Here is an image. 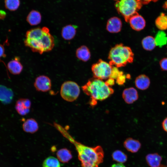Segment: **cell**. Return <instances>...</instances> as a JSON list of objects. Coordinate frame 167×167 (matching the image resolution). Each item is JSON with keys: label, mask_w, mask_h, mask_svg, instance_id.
Wrapping results in <instances>:
<instances>
[{"label": "cell", "mask_w": 167, "mask_h": 167, "mask_svg": "<svg viewBox=\"0 0 167 167\" xmlns=\"http://www.w3.org/2000/svg\"><path fill=\"white\" fill-rule=\"evenodd\" d=\"M70 140L75 146L82 167H99V165L103 162L104 152L101 146L89 147L72 138Z\"/></svg>", "instance_id": "6da1fadb"}, {"label": "cell", "mask_w": 167, "mask_h": 167, "mask_svg": "<svg viewBox=\"0 0 167 167\" xmlns=\"http://www.w3.org/2000/svg\"><path fill=\"white\" fill-rule=\"evenodd\" d=\"M84 92L90 96V104L94 105L97 101L105 100L114 92L112 88L108 86L102 80L95 78L89 80L82 87Z\"/></svg>", "instance_id": "7a4b0ae2"}, {"label": "cell", "mask_w": 167, "mask_h": 167, "mask_svg": "<svg viewBox=\"0 0 167 167\" xmlns=\"http://www.w3.org/2000/svg\"><path fill=\"white\" fill-rule=\"evenodd\" d=\"M134 54L131 48L122 44H117L110 50L108 56L109 63L118 68L126 66L132 63Z\"/></svg>", "instance_id": "3957f363"}, {"label": "cell", "mask_w": 167, "mask_h": 167, "mask_svg": "<svg viewBox=\"0 0 167 167\" xmlns=\"http://www.w3.org/2000/svg\"><path fill=\"white\" fill-rule=\"evenodd\" d=\"M142 5L137 0H118L115 3V7L125 21L128 22L130 18L138 13Z\"/></svg>", "instance_id": "277c9868"}, {"label": "cell", "mask_w": 167, "mask_h": 167, "mask_svg": "<svg viewBox=\"0 0 167 167\" xmlns=\"http://www.w3.org/2000/svg\"><path fill=\"white\" fill-rule=\"evenodd\" d=\"M80 89L78 85L75 82L67 81L61 85L60 95L65 100L70 102L74 101L79 97Z\"/></svg>", "instance_id": "5b68a950"}, {"label": "cell", "mask_w": 167, "mask_h": 167, "mask_svg": "<svg viewBox=\"0 0 167 167\" xmlns=\"http://www.w3.org/2000/svg\"><path fill=\"white\" fill-rule=\"evenodd\" d=\"M112 67V66L109 63L99 59L92 65L91 70L95 78L102 80L109 78Z\"/></svg>", "instance_id": "8992f818"}, {"label": "cell", "mask_w": 167, "mask_h": 167, "mask_svg": "<svg viewBox=\"0 0 167 167\" xmlns=\"http://www.w3.org/2000/svg\"><path fill=\"white\" fill-rule=\"evenodd\" d=\"M44 33L43 36L38 40L41 44L44 50V52L51 50L54 46V39L49 33V28L46 27H43Z\"/></svg>", "instance_id": "52a82bcc"}, {"label": "cell", "mask_w": 167, "mask_h": 167, "mask_svg": "<svg viewBox=\"0 0 167 167\" xmlns=\"http://www.w3.org/2000/svg\"><path fill=\"white\" fill-rule=\"evenodd\" d=\"M34 85L37 91L46 92L51 88V82L50 78L48 76L41 75L36 79Z\"/></svg>", "instance_id": "ba28073f"}, {"label": "cell", "mask_w": 167, "mask_h": 167, "mask_svg": "<svg viewBox=\"0 0 167 167\" xmlns=\"http://www.w3.org/2000/svg\"><path fill=\"white\" fill-rule=\"evenodd\" d=\"M31 105V101L29 99L20 98L16 102L15 107L19 115L24 116L29 113Z\"/></svg>", "instance_id": "9c48e42d"}, {"label": "cell", "mask_w": 167, "mask_h": 167, "mask_svg": "<svg viewBox=\"0 0 167 167\" xmlns=\"http://www.w3.org/2000/svg\"><path fill=\"white\" fill-rule=\"evenodd\" d=\"M128 22L132 28L136 31H139L143 29L146 24L145 19L138 13L132 16Z\"/></svg>", "instance_id": "30bf717a"}, {"label": "cell", "mask_w": 167, "mask_h": 167, "mask_svg": "<svg viewBox=\"0 0 167 167\" xmlns=\"http://www.w3.org/2000/svg\"><path fill=\"white\" fill-rule=\"evenodd\" d=\"M122 26L121 19L118 17H113L108 20L106 29L109 32L116 33L121 31Z\"/></svg>", "instance_id": "8fae6325"}, {"label": "cell", "mask_w": 167, "mask_h": 167, "mask_svg": "<svg viewBox=\"0 0 167 167\" xmlns=\"http://www.w3.org/2000/svg\"><path fill=\"white\" fill-rule=\"evenodd\" d=\"M122 97L125 102L130 104L137 101L139 96L136 90L133 87H131L126 88L123 90Z\"/></svg>", "instance_id": "7c38bea8"}, {"label": "cell", "mask_w": 167, "mask_h": 167, "mask_svg": "<svg viewBox=\"0 0 167 167\" xmlns=\"http://www.w3.org/2000/svg\"><path fill=\"white\" fill-rule=\"evenodd\" d=\"M6 69L13 75L19 74L23 70V66L19 57H15L14 59L10 61L7 64Z\"/></svg>", "instance_id": "4fadbf2b"}, {"label": "cell", "mask_w": 167, "mask_h": 167, "mask_svg": "<svg viewBox=\"0 0 167 167\" xmlns=\"http://www.w3.org/2000/svg\"><path fill=\"white\" fill-rule=\"evenodd\" d=\"M14 96L12 90L6 86L0 85V101L4 104L10 103Z\"/></svg>", "instance_id": "5bb4252c"}, {"label": "cell", "mask_w": 167, "mask_h": 167, "mask_svg": "<svg viewBox=\"0 0 167 167\" xmlns=\"http://www.w3.org/2000/svg\"><path fill=\"white\" fill-rule=\"evenodd\" d=\"M123 145L128 151L132 153H136L140 148L141 144L139 140L128 138L124 141Z\"/></svg>", "instance_id": "9a60e30c"}, {"label": "cell", "mask_w": 167, "mask_h": 167, "mask_svg": "<svg viewBox=\"0 0 167 167\" xmlns=\"http://www.w3.org/2000/svg\"><path fill=\"white\" fill-rule=\"evenodd\" d=\"M24 43L26 46L30 48L33 52L38 53L41 54L44 52L43 46L37 40L25 38Z\"/></svg>", "instance_id": "2e32d148"}, {"label": "cell", "mask_w": 167, "mask_h": 167, "mask_svg": "<svg viewBox=\"0 0 167 167\" xmlns=\"http://www.w3.org/2000/svg\"><path fill=\"white\" fill-rule=\"evenodd\" d=\"M22 128L26 132L34 133L38 130L39 126L37 122L35 119L30 118L26 119L24 122Z\"/></svg>", "instance_id": "e0dca14e"}, {"label": "cell", "mask_w": 167, "mask_h": 167, "mask_svg": "<svg viewBox=\"0 0 167 167\" xmlns=\"http://www.w3.org/2000/svg\"><path fill=\"white\" fill-rule=\"evenodd\" d=\"M146 162L150 167H159L162 160V156L157 153H149L145 157Z\"/></svg>", "instance_id": "ac0fdd59"}, {"label": "cell", "mask_w": 167, "mask_h": 167, "mask_svg": "<svg viewBox=\"0 0 167 167\" xmlns=\"http://www.w3.org/2000/svg\"><path fill=\"white\" fill-rule=\"evenodd\" d=\"M150 81L149 78L144 74L140 75L135 79V84L136 87L141 90H145L149 87Z\"/></svg>", "instance_id": "d6986e66"}, {"label": "cell", "mask_w": 167, "mask_h": 167, "mask_svg": "<svg viewBox=\"0 0 167 167\" xmlns=\"http://www.w3.org/2000/svg\"><path fill=\"white\" fill-rule=\"evenodd\" d=\"M76 32L75 26L69 24L64 26L62 28L61 35L62 38L66 40H70L75 36Z\"/></svg>", "instance_id": "ffe728a7"}, {"label": "cell", "mask_w": 167, "mask_h": 167, "mask_svg": "<svg viewBox=\"0 0 167 167\" xmlns=\"http://www.w3.org/2000/svg\"><path fill=\"white\" fill-rule=\"evenodd\" d=\"M76 55L80 60L86 62L90 59L91 53L89 49L86 46L82 45L76 49Z\"/></svg>", "instance_id": "44dd1931"}, {"label": "cell", "mask_w": 167, "mask_h": 167, "mask_svg": "<svg viewBox=\"0 0 167 167\" xmlns=\"http://www.w3.org/2000/svg\"><path fill=\"white\" fill-rule=\"evenodd\" d=\"M41 16L40 13L37 11L32 10L28 15L26 20L31 25L35 26L39 24L41 22Z\"/></svg>", "instance_id": "7402d4cb"}, {"label": "cell", "mask_w": 167, "mask_h": 167, "mask_svg": "<svg viewBox=\"0 0 167 167\" xmlns=\"http://www.w3.org/2000/svg\"><path fill=\"white\" fill-rule=\"evenodd\" d=\"M56 154L59 161L63 163L68 162L72 157L71 151L66 148L59 149Z\"/></svg>", "instance_id": "603a6c76"}, {"label": "cell", "mask_w": 167, "mask_h": 167, "mask_svg": "<svg viewBox=\"0 0 167 167\" xmlns=\"http://www.w3.org/2000/svg\"><path fill=\"white\" fill-rule=\"evenodd\" d=\"M44 33V31L43 28H36L27 31L26 33L25 37L27 38L37 40L43 36Z\"/></svg>", "instance_id": "cb8c5ba5"}, {"label": "cell", "mask_w": 167, "mask_h": 167, "mask_svg": "<svg viewBox=\"0 0 167 167\" xmlns=\"http://www.w3.org/2000/svg\"><path fill=\"white\" fill-rule=\"evenodd\" d=\"M142 44L143 49L148 51L153 49L156 45L155 38L151 36H148L143 39Z\"/></svg>", "instance_id": "d4e9b609"}, {"label": "cell", "mask_w": 167, "mask_h": 167, "mask_svg": "<svg viewBox=\"0 0 167 167\" xmlns=\"http://www.w3.org/2000/svg\"><path fill=\"white\" fill-rule=\"evenodd\" d=\"M155 23L156 27L160 30L167 29V16L161 13L156 19Z\"/></svg>", "instance_id": "484cf974"}, {"label": "cell", "mask_w": 167, "mask_h": 167, "mask_svg": "<svg viewBox=\"0 0 167 167\" xmlns=\"http://www.w3.org/2000/svg\"><path fill=\"white\" fill-rule=\"evenodd\" d=\"M155 40L156 45L161 47L167 43L166 34L162 31H158L156 35Z\"/></svg>", "instance_id": "4316f807"}, {"label": "cell", "mask_w": 167, "mask_h": 167, "mask_svg": "<svg viewBox=\"0 0 167 167\" xmlns=\"http://www.w3.org/2000/svg\"><path fill=\"white\" fill-rule=\"evenodd\" d=\"M112 156L113 160L121 163L125 162L127 159L126 155L119 150L114 151L112 154Z\"/></svg>", "instance_id": "83f0119b"}, {"label": "cell", "mask_w": 167, "mask_h": 167, "mask_svg": "<svg viewBox=\"0 0 167 167\" xmlns=\"http://www.w3.org/2000/svg\"><path fill=\"white\" fill-rule=\"evenodd\" d=\"M42 167H61L59 160L53 156L46 158L44 161Z\"/></svg>", "instance_id": "f1b7e54d"}, {"label": "cell", "mask_w": 167, "mask_h": 167, "mask_svg": "<svg viewBox=\"0 0 167 167\" xmlns=\"http://www.w3.org/2000/svg\"><path fill=\"white\" fill-rule=\"evenodd\" d=\"M20 4L19 0H5V7L10 11H14L17 10Z\"/></svg>", "instance_id": "f546056e"}, {"label": "cell", "mask_w": 167, "mask_h": 167, "mask_svg": "<svg viewBox=\"0 0 167 167\" xmlns=\"http://www.w3.org/2000/svg\"><path fill=\"white\" fill-rule=\"evenodd\" d=\"M123 73V72L119 70L118 67L115 66H113L111 74L109 78L116 79L120 75Z\"/></svg>", "instance_id": "4dcf8cb0"}, {"label": "cell", "mask_w": 167, "mask_h": 167, "mask_svg": "<svg viewBox=\"0 0 167 167\" xmlns=\"http://www.w3.org/2000/svg\"><path fill=\"white\" fill-rule=\"evenodd\" d=\"M8 39H7L3 44H0V62H2L5 65L6 68V66L5 63L1 60V59L2 58H5L6 56V55L5 54L4 45L5 43L8 42Z\"/></svg>", "instance_id": "1f68e13d"}, {"label": "cell", "mask_w": 167, "mask_h": 167, "mask_svg": "<svg viewBox=\"0 0 167 167\" xmlns=\"http://www.w3.org/2000/svg\"><path fill=\"white\" fill-rule=\"evenodd\" d=\"M126 76L123 75V73L120 75L116 79V83L119 85H122L125 82Z\"/></svg>", "instance_id": "d6a6232c"}, {"label": "cell", "mask_w": 167, "mask_h": 167, "mask_svg": "<svg viewBox=\"0 0 167 167\" xmlns=\"http://www.w3.org/2000/svg\"><path fill=\"white\" fill-rule=\"evenodd\" d=\"M160 64L163 70L167 71V58L162 59L160 62Z\"/></svg>", "instance_id": "836d02e7"}, {"label": "cell", "mask_w": 167, "mask_h": 167, "mask_svg": "<svg viewBox=\"0 0 167 167\" xmlns=\"http://www.w3.org/2000/svg\"><path fill=\"white\" fill-rule=\"evenodd\" d=\"M105 84L108 86H112L114 84V79L111 78H109L105 82Z\"/></svg>", "instance_id": "e575fe53"}, {"label": "cell", "mask_w": 167, "mask_h": 167, "mask_svg": "<svg viewBox=\"0 0 167 167\" xmlns=\"http://www.w3.org/2000/svg\"><path fill=\"white\" fill-rule=\"evenodd\" d=\"M162 126L164 130L167 133V117L163 121Z\"/></svg>", "instance_id": "d590c367"}, {"label": "cell", "mask_w": 167, "mask_h": 167, "mask_svg": "<svg viewBox=\"0 0 167 167\" xmlns=\"http://www.w3.org/2000/svg\"><path fill=\"white\" fill-rule=\"evenodd\" d=\"M138 1L141 3L142 4H147L151 1L156 2L158 0H137Z\"/></svg>", "instance_id": "8d00e7d4"}, {"label": "cell", "mask_w": 167, "mask_h": 167, "mask_svg": "<svg viewBox=\"0 0 167 167\" xmlns=\"http://www.w3.org/2000/svg\"><path fill=\"white\" fill-rule=\"evenodd\" d=\"M6 13L3 11L0 10V19H3L6 17Z\"/></svg>", "instance_id": "74e56055"}, {"label": "cell", "mask_w": 167, "mask_h": 167, "mask_svg": "<svg viewBox=\"0 0 167 167\" xmlns=\"http://www.w3.org/2000/svg\"><path fill=\"white\" fill-rule=\"evenodd\" d=\"M111 167H126L122 163H118L114 164L112 165Z\"/></svg>", "instance_id": "f35d334b"}, {"label": "cell", "mask_w": 167, "mask_h": 167, "mask_svg": "<svg viewBox=\"0 0 167 167\" xmlns=\"http://www.w3.org/2000/svg\"><path fill=\"white\" fill-rule=\"evenodd\" d=\"M163 7L165 9H167V1L164 4Z\"/></svg>", "instance_id": "ab89813d"}, {"label": "cell", "mask_w": 167, "mask_h": 167, "mask_svg": "<svg viewBox=\"0 0 167 167\" xmlns=\"http://www.w3.org/2000/svg\"><path fill=\"white\" fill-rule=\"evenodd\" d=\"M159 167H167V166L164 165H161Z\"/></svg>", "instance_id": "60d3db41"}, {"label": "cell", "mask_w": 167, "mask_h": 167, "mask_svg": "<svg viewBox=\"0 0 167 167\" xmlns=\"http://www.w3.org/2000/svg\"></svg>", "instance_id": "b9f144b4"}]
</instances>
